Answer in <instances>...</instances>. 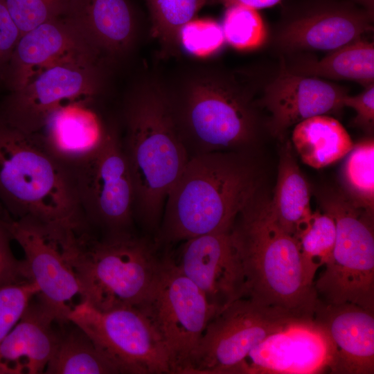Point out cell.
<instances>
[{
  "instance_id": "1",
  "label": "cell",
  "mask_w": 374,
  "mask_h": 374,
  "mask_svg": "<svg viewBox=\"0 0 374 374\" xmlns=\"http://www.w3.org/2000/svg\"><path fill=\"white\" fill-rule=\"evenodd\" d=\"M161 79L190 157L246 151L256 141L261 87L250 72L193 63Z\"/></svg>"
},
{
  "instance_id": "2",
  "label": "cell",
  "mask_w": 374,
  "mask_h": 374,
  "mask_svg": "<svg viewBox=\"0 0 374 374\" xmlns=\"http://www.w3.org/2000/svg\"><path fill=\"white\" fill-rule=\"evenodd\" d=\"M123 120L121 141L134 186V218L154 238L167 197L190 158L161 77L147 73L135 80Z\"/></svg>"
},
{
  "instance_id": "3",
  "label": "cell",
  "mask_w": 374,
  "mask_h": 374,
  "mask_svg": "<svg viewBox=\"0 0 374 374\" xmlns=\"http://www.w3.org/2000/svg\"><path fill=\"white\" fill-rule=\"evenodd\" d=\"M258 185V170L245 151L191 156L167 197L156 241L165 248L229 231Z\"/></svg>"
},
{
  "instance_id": "4",
  "label": "cell",
  "mask_w": 374,
  "mask_h": 374,
  "mask_svg": "<svg viewBox=\"0 0 374 374\" xmlns=\"http://www.w3.org/2000/svg\"><path fill=\"white\" fill-rule=\"evenodd\" d=\"M231 235L244 274L245 297L313 319L318 300L315 274L295 238L276 222L269 199L257 193L238 215Z\"/></svg>"
},
{
  "instance_id": "5",
  "label": "cell",
  "mask_w": 374,
  "mask_h": 374,
  "mask_svg": "<svg viewBox=\"0 0 374 374\" xmlns=\"http://www.w3.org/2000/svg\"><path fill=\"white\" fill-rule=\"evenodd\" d=\"M0 211L14 219L87 226L69 168L38 132L21 130L1 116Z\"/></svg>"
},
{
  "instance_id": "6",
  "label": "cell",
  "mask_w": 374,
  "mask_h": 374,
  "mask_svg": "<svg viewBox=\"0 0 374 374\" xmlns=\"http://www.w3.org/2000/svg\"><path fill=\"white\" fill-rule=\"evenodd\" d=\"M64 251L79 281L80 301L107 311L140 304L157 276L165 249L154 237L132 230L96 238L85 228L67 231Z\"/></svg>"
},
{
  "instance_id": "7",
  "label": "cell",
  "mask_w": 374,
  "mask_h": 374,
  "mask_svg": "<svg viewBox=\"0 0 374 374\" xmlns=\"http://www.w3.org/2000/svg\"><path fill=\"white\" fill-rule=\"evenodd\" d=\"M321 205L335 221L336 239L330 262L314 280L318 299L374 312L373 214L343 192L328 193Z\"/></svg>"
},
{
  "instance_id": "8",
  "label": "cell",
  "mask_w": 374,
  "mask_h": 374,
  "mask_svg": "<svg viewBox=\"0 0 374 374\" xmlns=\"http://www.w3.org/2000/svg\"><path fill=\"white\" fill-rule=\"evenodd\" d=\"M136 308L160 337L171 374H186L204 331L217 311L178 269L170 248L165 249L157 276Z\"/></svg>"
},
{
  "instance_id": "9",
  "label": "cell",
  "mask_w": 374,
  "mask_h": 374,
  "mask_svg": "<svg viewBox=\"0 0 374 374\" xmlns=\"http://www.w3.org/2000/svg\"><path fill=\"white\" fill-rule=\"evenodd\" d=\"M68 168L87 223L103 233L132 230L134 186L115 126L109 125L101 143Z\"/></svg>"
},
{
  "instance_id": "10",
  "label": "cell",
  "mask_w": 374,
  "mask_h": 374,
  "mask_svg": "<svg viewBox=\"0 0 374 374\" xmlns=\"http://www.w3.org/2000/svg\"><path fill=\"white\" fill-rule=\"evenodd\" d=\"M299 319L249 297L238 299L209 321L186 374H231L252 348Z\"/></svg>"
},
{
  "instance_id": "11",
  "label": "cell",
  "mask_w": 374,
  "mask_h": 374,
  "mask_svg": "<svg viewBox=\"0 0 374 374\" xmlns=\"http://www.w3.org/2000/svg\"><path fill=\"white\" fill-rule=\"evenodd\" d=\"M67 319L121 364L126 374H171L160 337L136 308L100 311L80 301Z\"/></svg>"
},
{
  "instance_id": "12",
  "label": "cell",
  "mask_w": 374,
  "mask_h": 374,
  "mask_svg": "<svg viewBox=\"0 0 374 374\" xmlns=\"http://www.w3.org/2000/svg\"><path fill=\"white\" fill-rule=\"evenodd\" d=\"M0 217L24 253V275L39 287V301L53 313L58 323H69L72 300L80 291L64 251L66 233L73 228L14 219L2 211Z\"/></svg>"
},
{
  "instance_id": "13",
  "label": "cell",
  "mask_w": 374,
  "mask_h": 374,
  "mask_svg": "<svg viewBox=\"0 0 374 374\" xmlns=\"http://www.w3.org/2000/svg\"><path fill=\"white\" fill-rule=\"evenodd\" d=\"M373 21L352 2L304 0L284 10L272 41L285 57L310 51L330 52L371 30Z\"/></svg>"
},
{
  "instance_id": "14",
  "label": "cell",
  "mask_w": 374,
  "mask_h": 374,
  "mask_svg": "<svg viewBox=\"0 0 374 374\" xmlns=\"http://www.w3.org/2000/svg\"><path fill=\"white\" fill-rule=\"evenodd\" d=\"M106 66L66 62L51 66L6 98L0 116L21 130L37 132L48 115L69 102L93 100L104 86Z\"/></svg>"
},
{
  "instance_id": "15",
  "label": "cell",
  "mask_w": 374,
  "mask_h": 374,
  "mask_svg": "<svg viewBox=\"0 0 374 374\" xmlns=\"http://www.w3.org/2000/svg\"><path fill=\"white\" fill-rule=\"evenodd\" d=\"M66 62L97 64L108 67L98 49L66 17L51 19L21 35L3 79L11 91L37 75Z\"/></svg>"
},
{
  "instance_id": "16",
  "label": "cell",
  "mask_w": 374,
  "mask_h": 374,
  "mask_svg": "<svg viewBox=\"0 0 374 374\" xmlns=\"http://www.w3.org/2000/svg\"><path fill=\"white\" fill-rule=\"evenodd\" d=\"M331 341L313 319L294 321L252 348L231 374H317L329 371Z\"/></svg>"
},
{
  "instance_id": "17",
  "label": "cell",
  "mask_w": 374,
  "mask_h": 374,
  "mask_svg": "<svg viewBox=\"0 0 374 374\" xmlns=\"http://www.w3.org/2000/svg\"><path fill=\"white\" fill-rule=\"evenodd\" d=\"M181 242L177 256L172 253L176 267L198 287L217 313L245 297L244 274L231 229Z\"/></svg>"
},
{
  "instance_id": "18",
  "label": "cell",
  "mask_w": 374,
  "mask_h": 374,
  "mask_svg": "<svg viewBox=\"0 0 374 374\" xmlns=\"http://www.w3.org/2000/svg\"><path fill=\"white\" fill-rule=\"evenodd\" d=\"M347 94L343 87L294 73L280 66L278 73L262 87L258 103L269 114V130L282 137L289 128L307 118L341 109Z\"/></svg>"
},
{
  "instance_id": "19",
  "label": "cell",
  "mask_w": 374,
  "mask_h": 374,
  "mask_svg": "<svg viewBox=\"0 0 374 374\" xmlns=\"http://www.w3.org/2000/svg\"><path fill=\"white\" fill-rule=\"evenodd\" d=\"M313 320L333 346L328 373H374V312L353 303L330 304L318 299Z\"/></svg>"
},
{
  "instance_id": "20",
  "label": "cell",
  "mask_w": 374,
  "mask_h": 374,
  "mask_svg": "<svg viewBox=\"0 0 374 374\" xmlns=\"http://www.w3.org/2000/svg\"><path fill=\"white\" fill-rule=\"evenodd\" d=\"M64 15L98 49L108 66L127 58L137 44L139 21L129 0H69Z\"/></svg>"
},
{
  "instance_id": "21",
  "label": "cell",
  "mask_w": 374,
  "mask_h": 374,
  "mask_svg": "<svg viewBox=\"0 0 374 374\" xmlns=\"http://www.w3.org/2000/svg\"><path fill=\"white\" fill-rule=\"evenodd\" d=\"M53 313L40 301L25 313L0 343V374L44 373L58 344Z\"/></svg>"
},
{
  "instance_id": "22",
  "label": "cell",
  "mask_w": 374,
  "mask_h": 374,
  "mask_svg": "<svg viewBox=\"0 0 374 374\" xmlns=\"http://www.w3.org/2000/svg\"><path fill=\"white\" fill-rule=\"evenodd\" d=\"M93 100H76L59 106L37 132L48 150L67 167L91 152L107 132L109 125L91 107Z\"/></svg>"
},
{
  "instance_id": "23",
  "label": "cell",
  "mask_w": 374,
  "mask_h": 374,
  "mask_svg": "<svg viewBox=\"0 0 374 374\" xmlns=\"http://www.w3.org/2000/svg\"><path fill=\"white\" fill-rule=\"evenodd\" d=\"M280 66L294 73L354 81L366 87L374 82L373 42L360 37L319 60L304 55L286 56Z\"/></svg>"
},
{
  "instance_id": "24",
  "label": "cell",
  "mask_w": 374,
  "mask_h": 374,
  "mask_svg": "<svg viewBox=\"0 0 374 374\" xmlns=\"http://www.w3.org/2000/svg\"><path fill=\"white\" fill-rule=\"evenodd\" d=\"M292 140L302 161L314 168L335 163L354 146L344 127L327 115L314 116L296 124Z\"/></svg>"
},
{
  "instance_id": "25",
  "label": "cell",
  "mask_w": 374,
  "mask_h": 374,
  "mask_svg": "<svg viewBox=\"0 0 374 374\" xmlns=\"http://www.w3.org/2000/svg\"><path fill=\"white\" fill-rule=\"evenodd\" d=\"M269 202L276 222L292 236L312 213L308 184L289 143L280 154L274 195Z\"/></svg>"
},
{
  "instance_id": "26",
  "label": "cell",
  "mask_w": 374,
  "mask_h": 374,
  "mask_svg": "<svg viewBox=\"0 0 374 374\" xmlns=\"http://www.w3.org/2000/svg\"><path fill=\"white\" fill-rule=\"evenodd\" d=\"M73 327L60 332L55 351L44 373L126 374L121 364L80 328Z\"/></svg>"
},
{
  "instance_id": "27",
  "label": "cell",
  "mask_w": 374,
  "mask_h": 374,
  "mask_svg": "<svg viewBox=\"0 0 374 374\" xmlns=\"http://www.w3.org/2000/svg\"><path fill=\"white\" fill-rule=\"evenodd\" d=\"M151 21V33L165 56L176 55L179 49L181 28L195 17L205 5L216 0H145Z\"/></svg>"
},
{
  "instance_id": "28",
  "label": "cell",
  "mask_w": 374,
  "mask_h": 374,
  "mask_svg": "<svg viewBox=\"0 0 374 374\" xmlns=\"http://www.w3.org/2000/svg\"><path fill=\"white\" fill-rule=\"evenodd\" d=\"M342 170L345 193L355 204L374 212V141L364 140L354 145Z\"/></svg>"
},
{
  "instance_id": "29",
  "label": "cell",
  "mask_w": 374,
  "mask_h": 374,
  "mask_svg": "<svg viewBox=\"0 0 374 374\" xmlns=\"http://www.w3.org/2000/svg\"><path fill=\"white\" fill-rule=\"evenodd\" d=\"M293 237L306 265L316 274L318 269L332 258L336 239L335 221L324 212H312Z\"/></svg>"
},
{
  "instance_id": "30",
  "label": "cell",
  "mask_w": 374,
  "mask_h": 374,
  "mask_svg": "<svg viewBox=\"0 0 374 374\" xmlns=\"http://www.w3.org/2000/svg\"><path fill=\"white\" fill-rule=\"evenodd\" d=\"M221 26L226 42L238 50L256 49L267 41L266 26L256 9L240 5L226 8Z\"/></svg>"
},
{
  "instance_id": "31",
  "label": "cell",
  "mask_w": 374,
  "mask_h": 374,
  "mask_svg": "<svg viewBox=\"0 0 374 374\" xmlns=\"http://www.w3.org/2000/svg\"><path fill=\"white\" fill-rule=\"evenodd\" d=\"M226 42L222 26L212 19H193L181 30L179 47L197 57L220 51Z\"/></svg>"
},
{
  "instance_id": "32",
  "label": "cell",
  "mask_w": 374,
  "mask_h": 374,
  "mask_svg": "<svg viewBox=\"0 0 374 374\" xmlns=\"http://www.w3.org/2000/svg\"><path fill=\"white\" fill-rule=\"evenodd\" d=\"M39 292L37 285L27 279L0 287V343L19 321Z\"/></svg>"
},
{
  "instance_id": "33",
  "label": "cell",
  "mask_w": 374,
  "mask_h": 374,
  "mask_svg": "<svg viewBox=\"0 0 374 374\" xmlns=\"http://www.w3.org/2000/svg\"><path fill=\"white\" fill-rule=\"evenodd\" d=\"M69 0H6L21 35L55 17L64 15Z\"/></svg>"
},
{
  "instance_id": "34",
  "label": "cell",
  "mask_w": 374,
  "mask_h": 374,
  "mask_svg": "<svg viewBox=\"0 0 374 374\" xmlns=\"http://www.w3.org/2000/svg\"><path fill=\"white\" fill-rule=\"evenodd\" d=\"M11 240L12 237L0 217V287L26 279L22 260H17L12 251Z\"/></svg>"
},
{
  "instance_id": "35",
  "label": "cell",
  "mask_w": 374,
  "mask_h": 374,
  "mask_svg": "<svg viewBox=\"0 0 374 374\" xmlns=\"http://www.w3.org/2000/svg\"><path fill=\"white\" fill-rule=\"evenodd\" d=\"M21 33L7 7L6 0H0V78H3Z\"/></svg>"
},
{
  "instance_id": "36",
  "label": "cell",
  "mask_w": 374,
  "mask_h": 374,
  "mask_svg": "<svg viewBox=\"0 0 374 374\" xmlns=\"http://www.w3.org/2000/svg\"><path fill=\"white\" fill-rule=\"evenodd\" d=\"M343 107H348L356 112L353 124L368 132H371L374 126V84L366 87L365 89L355 96L348 94L342 100Z\"/></svg>"
},
{
  "instance_id": "37",
  "label": "cell",
  "mask_w": 374,
  "mask_h": 374,
  "mask_svg": "<svg viewBox=\"0 0 374 374\" xmlns=\"http://www.w3.org/2000/svg\"><path fill=\"white\" fill-rule=\"evenodd\" d=\"M280 1L281 0H216L215 3H220L225 8L240 5L258 10L274 6Z\"/></svg>"
},
{
  "instance_id": "38",
  "label": "cell",
  "mask_w": 374,
  "mask_h": 374,
  "mask_svg": "<svg viewBox=\"0 0 374 374\" xmlns=\"http://www.w3.org/2000/svg\"><path fill=\"white\" fill-rule=\"evenodd\" d=\"M355 4L366 10L371 17L374 15V0H351Z\"/></svg>"
}]
</instances>
